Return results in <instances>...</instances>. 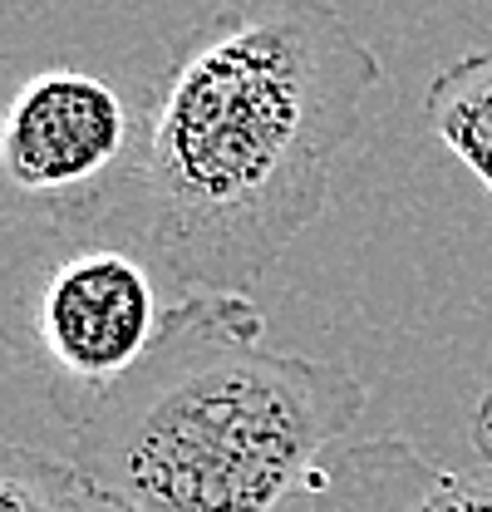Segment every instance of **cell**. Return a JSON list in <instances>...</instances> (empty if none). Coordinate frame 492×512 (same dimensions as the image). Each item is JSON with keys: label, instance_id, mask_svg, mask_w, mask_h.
<instances>
[{"label": "cell", "instance_id": "cell-4", "mask_svg": "<svg viewBox=\"0 0 492 512\" xmlns=\"http://www.w3.org/2000/svg\"><path fill=\"white\" fill-rule=\"evenodd\" d=\"M0 340L40 370L50 404L74 429L148 355L163 306L158 271L114 242H69L30 271H10Z\"/></svg>", "mask_w": 492, "mask_h": 512}, {"label": "cell", "instance_id": "cell-7", "mask_svg": "<svg viewBox=\"0 0 492 512\" xmlns=\"http://www.w3.org/2000/svg\"><path fill=\"white\" fill-rule=\"evenodd\" d=\"M84 478L69 458H50L40 448L0 444V512H94Z\"/></svg>", "mask_w": 492, "mask_h": 512}, {"label": "cell", "instance_id": "cell-8", "mask_svg": "<svg viewBox=\"0 0 492 512\" xmlns=\"http://www.w3.org/2000/svg\"><path fill=\"white\" fill-rule=\"evenodd\" d=\"M473 448L492 468V360H488V375H483V394L473 404Z\"/></svg>", "mask_w": 492, "mask_h": 512}, {"label": "cell", "instance_id": "cell-3", "mask_svg": "<svg viewBox=\"0 0 492 512\" xmlns=\"http://www.w3.org/2000/svg\"><path fill=\"white\" fill-rule=\"evenodd\" d=\"M143 109L94 69H35L0 84V222L114 227L138 188Z\"/></svg>", "mask_w": 492, "mask_h": 512}, {"label": "cell", "instance_id": "cell-6", "mask_svg": "<svg viewBox=\"0 0 492 512\" xmlns=\"http://www.w3.org/2000/svg\"><path fill=\"white\" fill-rule=\"evenodd\" d=\"M424 124L492 192V40L433 74Z\"/></svg>", "mask_w": 492, "mask_h": 512}, {"label": "cell", "instance_id": "cell-1", "mask_svg": "<svg viewBox=\"0 0 492 512\" xmlns=\"http://www.w3.org/2000/svg\"><path fill=\"white\" fill-rule=\"evenodd\" d=\"M384 64L325 0L197 20L143 104L138 188L114 227L163 281L251 291L330 207Z\"/></svg>", "mask_w": 492, "mask_h": 512}, {"label": "cell", "instance_id": "cell-2", "mask_svg": "<svg viewBox=\"0 0 492 512\" xmlns=\"http://www.w3.org/2000/svg\"><path fill=\"white\" fill-rule=\"evenodd\" d=\"M365 399L350 365L266 345L251 296L192 291L74 424L69 463L109 512H281Z\"/></svg>", "mask_w": 492, "mask_h": 512}, {"label": "cell", "instance_id": "cell-5", "mask_svg": "<svg viewBox=\"0 0 492 512\" xmlns=\"http://www.w3.org/2000/svg\"><path fill=\"white\" fill-rule=\"evenodd\" d=\"M310 512H492V478L443 468L404 434L340 444L306 483Z\"/></svg>", "mask_w": 492, "mask_h": 512}]
</instances>
